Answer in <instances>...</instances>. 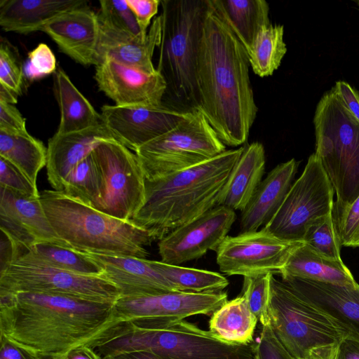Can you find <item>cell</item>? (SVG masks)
I'll use <instances>...</instances> for the list:
<instances>
[{
  "instance_id": "cell-1",
  "label": "cell",
  "mask_w": 359,
  "mask_h": 359,
  "mask_svg": "<svg viewBox=\"0 0 359 359\" xmlns=\"http://www.w3.org/2000/svg\"><path fill=\"white\" fill-rule=\"evenodd\" d=\"M123 322L114 304L34 292H0V337L39 357L64 358L72 351L95 348Z\"/></svg>"
},
{
  "instance_id": "cell-2",
  "label": "cell",
  "mask_w": 359,
  "mask_h": 359,
  "mask_svg": "<svg viewBox=\"0 0 359 359\" xmlns=\"http://www.w3.org/2000/svg\"><path fill=\"white\" fill-rule=\"evenodd\" d=\"M198 58V109L225 146L244 144L257 114L248 55L208 0Z\"/></svg>"
},
{
  "instance_id": "cell-3",
  "label": "cell",
  "mask_w": 359,
  "mask_h": 359,
  "mask_svg": "<svg viewBox=\"0 0 359 359\" xmlns=\"http://www.w3.org/2000/svg\"><path fill=\"white\" fill-rule=\"evenodd\" d=\"M244 146L191 168L154 180L145 179V198L132 218L155 240L217 206V201Z\"/></svg>"
},
{
  "instance_id": "cell-4",
  "label": "cell",
  "mask_w": 359,
  "mask_h": 359,
  "mask_svg": "<svg viewBox=\"0 0 359 359\" xmlns=\"http://www.w3.org/2000/svg\"><path fill=\"white\" fill-rule=\"evenodd\" d=\"M40 201L55 232L76 250L146 259V247L155 241L132 220L111 217L62 190H43Z\"/></svg>"
},
{
  "instance_id": "cell-5",
  "label": "cell",
  "mask_w": 359,
  "mask_h": 359,
  "mask_svg": "<svg viewBox=\"0 0 359 359\" xmlns=\"http://www.w3.org/2000/svg\"><path fill=\"white\" fill-rule=\"evenodd\" d=\"M156 70L164 78L172 107L198 109L196 72L208 0H163Z\"/></svg>"
},
{
  "instance_id": "cell-6",
  "label": "cell",
  "mask_w": 359,
  "mask_h": 359,
  "mask_svg": "<svg viewBox=\"0 0 359 359\" xmlns=\"http://www.w3.org/2000/svg\"><path fill=\"white\" fill-rule=\"evenodd\" d=\"M95 350L102 359L138 351L151 352L161 359H254L250 344L226 343L184 320L152 328L126 322Z\"/></svg>"
},
{
  "instance_id": "cell-7",
  "label": "cell",
  "mask_w": 359,
  "mask_h": 359,
  "mask_svg": "<svg viewBox=\"0 0 359 359\" xmlns=\"http://www.w3.org/2000/svg\"><path fill=\"white\" fill-rule=\"evenodd\" d=\"M313 123L315 154L337 194L333 205L344 208L359 196V122L332 88L318 102Z\"/></svg>"
},
{
  "instance_id": "cell-8",
  "label": "cell",
  "mask_w": 359,
  "mask_h": 359,
  "mask_svg": "<svg viewBox=\"0 0 359 359\" xmlns=\"http://www.w3.org/2000/svg\"><path fill=\"white\" fill-rule=\"evenodd\" d=\"M269 317L276 337L296 359L303 358L312 348L339 343L347 337L359 341L346 325L303 299L273 275Z\"/></svg>"
},
{
  "instance_id": "cell-9",
  "label": "cell",
  "mask_w": 359,
  "mask_h": 359,
  "mask_svg": "<svg viewBox=\"0 0 359 359\" xmlns=\"http://www.w3.org/2000/svg\"><path fill=\"white\" fill-rule=\"evenodd\" d=\"M225 151L226 146L208 121L196 109L135 153L145 179L154 180L195 166Z\"/></svg>"
},
{
  "instance_id": "cell-10",
  "label": "cell",
  "mask_w": 359,
  "mask_h": 359,
  "mask_svg": "<svg viewBox=\"0 0 359 359\" xmlns=\"http://www.w3.org/2000/svg\"><path fill=\"white\" fill-rule=\"evenodd\" d=\"M0 292H34L63 295L114 304L120 290L103 276L75 273L22 254L0 271Z\"/></svg>"
},
{
  "instance_id": "cell-11",
  "label": "cell",
  "mask_w": 359,
  "mask_h": 359,
  "mask_svg": "<svg viewBox=\"0 0 359 359\" xmlns=\"http://www.w3.org/2000/svg\"><path fill=\"white\" fill-rule=\"evenodd\" d=\"M334 193L318 157L313 153L278 212L263 228L280 239L303 242L307 229L315 221L332 213Z\"/></svg>"
},
{
  "instance_id": "cell-12",
  "label": "cell",
  "mask_w": 359,
  "mask_h": 359,
  "mask_svg": "<svg viewBox=\"0 0 359 359\" xmlns=\"http://www.w3.org/2000/svg\"><path fill=\"white\" fill-rule=\"evenodd\" d=\"M92 154L102 182L100 211L131 220L145 198V177L136 154L116 140L101 142Z\"/></svg>"
},
{
  "instance_id": "cell-13",
  "label": "cell",
  "mask_w": 359,
  "mask_h": 359,
  "mask_svg": "<svg viewBox=\"0 0 359 359\" xmlns=\"http://www.w3.org/2000/svg\"><path fill=\"white\" fill-rule=\"evenodd\" d=\"M226 292H170L138 297H121L114 304L123 322L143 328L184 320L196 315L213 313L226 302Z\"/></svg>"
},
{
  "instance_id": "cell-14",
  "label": "cell",
  "mask_w": 359,
  "mask_h": 359,
  "mask_svg": "<svg viewBox=\"0 0 359 359\" xmlns=\"http://www.w3.org/2000/svg\"><path fill=\"white\" fill-rule=\"evenodd\" d=\"M303 242L280 239L264 228L227 236L217 252L221 272L245 276L280 273L293 250Z\"/></svg>"
},
{
  "instance_id": "cell-15",
  "label": "cell",
  "mask_w": 359,
  "mask_h": 359,
  "mask_svg": "<svg viewBox=\"0 0 359 359\" xmlns=\"http://www.w3.org/2000/svg\"><path fill=\"white\" fill-rule=\"evenodd\" d=\"M236 218L233 210L217 205L177 227L158 242L161 262L180 266L201 257L208 250L217 251Z\"/></svg>"
},
{
  "instance_id": "cell-16",
  "label": "cell",
  "mask_w": 359,
  "mask_h": 359,
  "mask_svg": "<svg viewBox=\"0 0 359 359\" xmlns=\"http://www.w3.org/2000/svg\"><path fill=\"white\" fill-rule=\"evenodd\" d=\"M0 229L13 245V260L39 243L70 248L53 229L40 197L25 196L3 187H0Z\"/></svg>"
},
{
  "instance_id": "cell-17",
  "label": "cell",
  "mask_w": 359,
  "mask_h": 359,
  "mask_svg": "<svg viewBox=\"0 0 359 359\" xmlns=\"http://www.w3.org/2000/svg\"><path fill=\"white\" fill-rule=\"evenodd\" d=\"M190 111L163 104L158 107L103 105V123L115 139L129 149L140 147L165 134L184 120Z\"/></svg>"
},
{
  "instance_id": "cell-18",
  "label": "cell",
  "mask_w": 359,
  "mask_h": 359,
  "mask_svg": "<svg viewBox=\"0 0 359 359\" xmlns=\"http://www.w3.org/2000/svg\"><path fill=\"white\" fill-rule=\"evenodd\" d=\"M97 86L120 107H158L167 90L163 76L104 58L95 66Z\"/></svg>"
},
{
  "instance_id": "cell-19",
  "label": "cell",
  "mask_w": 359,
  "mask_h": 359,
  "mask_svg": "<svg viewBox=\"0 0 359 359\" xmlns=\"http://www.w3.org/2000/svg\"><path fill=\"white\" fill-rule=\"evenodd\" d=\"M41 31L75 62L83 65H97L100 23L97 13L88 5L55 16Z\"/></svg>"
},
{
  "instance_id": "cell-20",
  "label": "cell",
  "mask_w": 359,
  "mask_h": 359,
  "mask_svg": "<svg viewBox=\"0 0 359 359\" xmlns=\"http://www.w3.org/2000/svg\"><path fill=\"white\" fill-rule=\"evenodd\" d=\"M85 253L102 268V276L120 290L122 297L177 291L153 266L151 260L130 256Z\"/></svg>"
},
{
  "instance_id": "cell-21",
  "label": "cell",
  "mask_w": 359,
  "mask_h": 359,
  "mask_svg": "<svg viewBox=\"0 0 359 359\" xmlns=\"http://www.w3.org/2000/svg\"><path fill=\"white\" fill-rule=\"evenodd\" d=\"M116 140L104 124L84 130L55 135L47 147V177L54 190L62 191L70 171L101 142Z\"/></svg>"
},
{
  "instance_id": "cell-22",
  "label": "cell",
  "mask_w": 359,
  "mask_h": 359,
  "mask_svg": "<svg viewBox=\"0 0 359 359\" xmlns=\"http://www.w3.org/2000/svg\"><path fill=\"white\" fill-rule=\"evenodd\" d=\"M303 299L346 325L359 340V285H339L297 278H285Z\"/></svg>"
},
{
  "instance_id": "cell-23",
  "label": "cell",
  "mask_w": 359,
  "mask_h": 359,
  "mask_svg": "<svg viewBox=\"0 0 359 359\" xmlns=\"http://www.w3.org/2000/svg\"><path fill=\"white\" fill-rule=\"evenodd\" d=\"M298 165L299 162L292 158L277 165L267 174L242 211L241 233L257 231L272 219L294 183Z\"/></svg>"
},
{
  "instance_id": "cell-24",
  "label": "cell",
  "mask_w": 359,
  "mask_h": 359,
  "mask_svg": "<svg viewBox=\"0 0 359 359\" xmlns=\"http://www.w3.org/2000/svg\"><path fill=\"white\" fill-rule=\"evenodd\" d=\"M265 164V150L262 143L254 142L244 145L240 158L220 191L217 205L242 212L262 181Z\"/></svg>"
},
{
  "instance_id": "cell-25",
  "label": "cell",
  "mask_w": 359,
  "mask_h": 359,
  "mask_svg": "<svg viewBox=\"0 0 359 359\" xmlns=\"http://www.w3.org/2000/svg\"><path fill=\"white\" fill-rule=\"evenodd\" d=\"M86 5L85 0H1L0 26L18 34L41 31L55 16Z\"/></svg>"
},
{
  "instance_id": "cell-26",
  "label": "cell",
  "mask_w": 359,
  "mask_h": 359,
  "mask_svg": "<svg viewBox=\"0 0 359 359\" xmlns=\"http://www.w3.org/2000/svg\"><path fill=\"white\" fill-rule=\"evenodd\" d=\"M53 86L60 112V123L56 133L64 134L78 132L104 124L101 114L61 68H57L54 73Z\"/></svg>"
},
{
  "instance_id": "cell-27",
  "label": "cell",
  "mask_w": 359,
  "mask_h": 359,
  "mask_svg": "<svg viewBox=\"0 0 359 359\" xmlns=\"http://www.w3.org/2000/svg\"><path fill=\"white\" fill-rule=\"evenodd\" d=\"M279 274L282 278H297L339 285L357 283L342 260L323 257L304 242L293 250Z\"/></svg>"
},
{
  "instance_id": "cell-28",
  "label": "cell",
  "mask_w": 359,
  "mask_h": 359,
  "mask_svg": "<svg viewBox=\"0 0 359 359\" xmlns=\"http://www.w3.org/2000/svg\"><path fill=\"white\" fill-rule=\"evenodd\" d=\"M213 11L227 24L247 53L258 32L269 25V6L264 0H208Z\"/></svg>"
},
{
  "instance_id": "cell-29",
  "label": "cell",
  "mask_w": 359,
  "mask_h": 359,
  "mask_svg": "<svg viewBox=\"0 0 359 359\" xmlns=\"http://www.w3.org/2000/svg\"><path fill=\"white\" fill-rule=\"evenodd\" d=\"M161 32L162 18L160 15L154 19L144 39L100 43L97 64L104 58H109L147 73H154L157 70L153 65L152 57L156 48L161 43Z\"/></svg>"
},
{
  "instance_id": "cell-30",
  "label": "cell",
  "mask_w": 359,
  "mask_h": 359,
  "mask_svg": "<svg viewBox=\"0 0 359 359\" xmlns=\"http://www.w3.org/2000/svg\"><path fill=\"white\" fill-rule=\"evenodd\" d=\"M257 321L241 295L227 301L212 313L209 330L226 343L249 345L253 341Z\"/></svg>"
},
{
  "instance_id": "cell-31",
  "label": "cell",
  "mask_w": 359,
  "mask_h": 359,
  "mask_svg": "<svg viewBox=\"0 0 359 359\" xmlns=\"http://www.w3.org/2000/svg\"><path fill=\"white\" fill-rule=\"evenodd\" d=\"M0 157L16 167L35 186L39 172L47 163V147L29 133L0 130Z\"/></svg>"
},
{
  "instance_id": "cell-32",
  "label": "cell",
  "mask_w": 359,
  "mask_h": 359,
  "mask_svg": "<svg viewBox=\"0 0 359 359\" xmlns=\"http://www.w3.org/2000/svg\"><path fill=\"white\" fill-rule=\"evenodd\" d=\"M283 36L282 25L270 24L258 32L248 52L250 66L255 74L269 76L280 67L287 52Z\"/></svg>"
},
{
  "instance_id": "cell-33",
  "label": "cell",
  "mask_w": 359,
  "mask_h": 359,
  "mask_svg": "<svg viewBox=\"0 0 359 359\" xmlns=\"http://www.w3.org/2000/svg\"><path fill=\"white\" fill-rule=\"evenodd\" d=\"M23 254L51 266L75 273L102 276V268L86 253L64 245L39 243Z\"/></svg>"
},
{
  "instance_id": "cell-34",
  "label": "cell",
  "mask_w": 359,
  "mask_h": 359,
  "mask_svg": "<svg viewBox=\"0 0 359 359\" xmlns=\"http://www.w3.org/2000/svg\"><path fill=\"white\" fill-rule=\"evenodd\" d=\"M153 266L177 290L188 292L222 291L229 285L223 275L208 270L151 260Z\"/></svg>"
},
{
  "instance_id": "cell-35",
  "label": "cell",
  "mask_w": 359,
  "mask_h": 359,
  "mask_svg": "<svg viewBox=\"0 0 359 359\" xmlns=\"http://www.w3.org/2000/svg\"><path fill=\"white\" fill-rule=\"evenodd\" d=\"M97 13L100 41H116L144 37L126 0H101Z\"/></svg>"
},
{
  "instance_id": "cell-36",
  "label": "cell",
  "mask_w": 359,
  "mask_h": 359,
  "mask_svg": "<svg viewBox=\"0 0 359 359\" xmlns=\"http://www.w3.org/2000/svg\"><path fill=\"white\" fill-rule=\"evenodd\" d=\"M62 191L76 200L100 210L102 182L92 152L70 171L64 181Z\"/></svg>"
},
{
  "instance_id": "cell-37",
  "label": "cell",
  "mask_w": 359,
  "mask_h": 359,
  "mask_svg": "<svg viewBox=\"0 0 359 359\" xmlns=\"http://www.w3.org/2000/svg\"><path fill=\"white\" fill-rule=\"evenodd\" d=\"M303 242L328 259L341 261L340 242L332 213L315 221L307 229Z\"/></svg>"
},
{
  "instance_id": "cell-38",
  "label": "cell",
  "mask_w": 359,
  "mask_h": 359,
  "mask_svg": "<svg viewBox=\"0 0 359 359\" xmlns=\"http://www.w3.org/2000/svg\"><path fill=\"white\" fill-rule=\"evenodd\" d=\"M272 273L244 277L243 296L252 313L262 325L269 323V306Z\"/></svg>"
},
{
  "instance_id": "cell-39",
  "label": "cell",
  "mask_w": 359,
  "mask_h": 359,
  "mask_svg": "<svg viewBox=\"0 0 359 359\" xmlns=\"http://www.w3.org/2000/svg\"><path fill=\"white\" fill-rule=\"evenodd\" d=\"M332 218L341 245L359 247V196L349 205H333Z\"/></svg>"
},
{
  "instance_id": "cell-40",
  "label": "cell",
  "mask_w": 359,
  "mask_h": 359,
  "mask_svg": "<svg viewBox=\"0 0 359 359\" xmlns=\"http://www.w3.org/2000/svg\"><path fill=\"white\" fill-rule=\"evenodd\" d=\"M24 71L8 46L1 43L0 47V85L18 97L21 95Z\"/></svg>"
},
{
  "instance_id": "cell-41",
  "label": "cell",
  "mask_w": 359,
  "mask_h": 359,
  "mask_svg": "<svg viewBox=\"0 0 359 359\" xmlns=\"http://www.w3.org/2000/svg\"><path fill=\"white\" fill-rule=\"evenodd\" d=\"M56 58L48 46L41 43L28 53L24 74L29 81H34L57 70Z\"/></svg>"
},
{
  "instance_id": "cell-42",
  "label": "cell",
  "mask_w": 359,
  "mask_h": 359,
  "mask_svg": "<svg viewBox=\"0 0 359 359\" xmlns=\"http://www.w3.org/2000/svg\"><path fill=\"white\" fill-rule=\"evenodd\" d=\"M0 187L27 196L40 197L37 186L2 157H0Z\"/></svg>"
},
{
  "instance_id": "cell-43",
  "label": "cell",
  "mask_w": 359,
  "mask_h": 359,
  "mask_svg": "<svg viewBox=\"0 0 359 359\" xmlns=\"http://www.w3.org/2000/svg\"><path fill=\"white\" fill-rule=\"evenodd\" d=\"M252 346L254 359H296L278 339L270 323L262 325L259 341Z\"/></svg>"
},
{
  "instance_id": "cell-44",
  "label": "cell",
  "mask_w": 359,
  "mask_h": 359,
  "mask_svg": "<svg viewBox=\"0 0 359 359\" xmlns=\"http://www.w3.org/2000/svg\"><path fill=\"white\" fill-rule=\"evenodd\" d=\"M138 24L141 34L147 36L148 27L158 11L159 0H126Z\"/></svg>"
},
{
  "instance_id": "cell-45",
  "label": "cell",
  "mask_w": 359,
  "mask_h": 359,
  "mask_svg": "<svg viewBox=\"0 0 359 359\" xmlns=\"http://www.w3.org/2000/svg\"><path fill=\"white\" fill-rule=\"evenodd\" d=\"M25 119L14 104L0 101V130L27 134Z\"/></svg>"
},
{
  "instance_id": "cell-46",
  "label": "cell",
  "mask_w": 359,
  "mask_h": 359,
  "mask_svg": "<svg viewBox=\"0 0 359 359\" xmlns=\"http://www.w3.org/2000/svg\"><path fill=\"white\" fill-rule=\"evenodd\" d=\"M333 88L346 109L359 122V92L343 81L336 82Z\"/></svg>"
},
{
  "instance_id": "cell-47",
  "label": "cell",
  "mask_w": 359,
  "mask_h": 359,
  "mask_svg": "<svg viewBox=\"0 0 359 359\" xmlns=\"http://www.w3.org/2000/svg\"><path fill=\"white\" fill-rule=\"evenodd\" d=\"M0 359H43L0 337Z\"/></svg>"
},
{
  "instance_id": "cell-48",
  "label": "cell",
  "mask_w": 359,
  "mask_h": 359,
  "mask_svg": "<svg viewBox=\"0 0 359 359\" xmlns=\"http://www.w3.org/2000/svg\"><path fill=\"white\" fill-rule=\"evenodd\" d=\"M339 343L312 348L302 359H337Z\"/></svg>"
},
{
  "instance_id": "cell-49",
  "label": "cell",
  "mask_w": 359,
  "mask_h": 359,
  "mask_svg": "<svg viewBox=\"0 0 359 359\" xmlns=\"http://www.w3.org/2000/svg\"><path fill=\"white\" fill-rule=\"evenodd\" d=\"M337 359H359V341L351 337L343 339L339 345Z\"/></svg>"
},
{
  "instance_id": "cell-50",
  "label": "cell",
  "mask_w": 359,
  "mask_h": 359,
  "mask_svg": "<svg viewBox=\"0 0 359 359\" xmlns=\"http://www.w3.org/2000/svg\"><path fill=\"white\" fill-rule=\"evenodd\" d=\"M63 359H102L94 348L83 346L69 353Z\"/></svg>"
},
{
  "instance_id": "cell-51",
  "label": "cell",
  "mask_w": 359,
  "mask_h": 359,
  "mask_svg": "<svg viewBox=\"0 0 359 359\" xmlns=\"http://www.w3.org/2000/svg\"><path fill=\"white\" fill-rule=\"evenodd\" d=\"M107 359H161L154 353L149 351H138L120 353Z\"/></svg>"
},
{
  "instance_id": "cell-52",
  "label": "cell",
  "mask_w": 359,
  "mask_h": 359,
  "mask_svg": "<svg viewBox=\"0 0 359 359\" xmlns=\"http://www.w3.org/2000/svg\"><path fill=\"white\" fill-rule=\"evenodd\" d=\"M0 101L15 104L18 102V96L0 85Z\"/></svg>"
},
{
  "instance_id": "cell-53",
  "label": "cell",
  "mask_w": 359,
  "mask_h": 359,
  "mask_svg": "<svg viewBox=\"0 0 359 359\" xmlns=\"http://www.w3.org/2000/svg\"><path fill=\"white\" fill-rule=\"evenodd\" d=\"M43 359H63L62 358L58 357H43Z\"/></svg>"
},
{
  "instance_id": "cell-54",
  "label": "cell",
  "mask_w": 359,
  "mask_h": 359,
  "mask_svg": "<svg viewBox=\"0 0 359 359\" xmlns=\"http://www.w3.org/2000/svg\"><path fill=\"white\" fill-rule=\"evenodd\" d=\"M358 4H359V3H358Z\"/></svg>"
}]
</instances>
